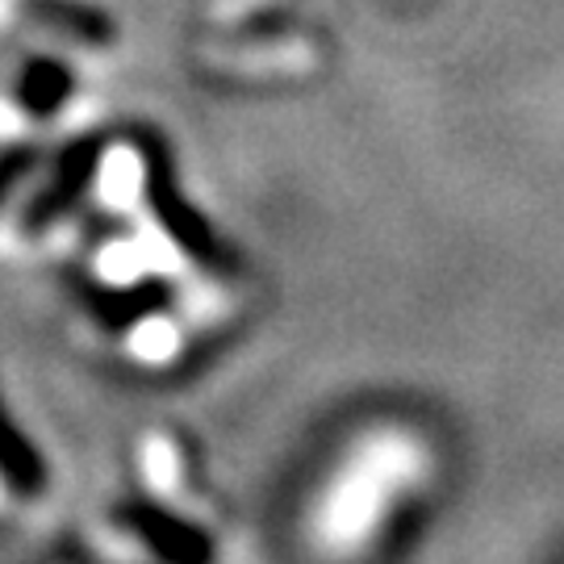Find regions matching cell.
Listing matches in <instances>:
<instances>
[{
  "instance_id": "obj_1",
  "label": "cell",
  "mask_w": 564,
  "mask_h": 564,
  "mask_svg": "<svg viewBox=\"0 0 564 564\" xmlns=\"http://www.w3.org/2000/svg\"><path fill=\"white\" fill-rule=\"evenodd\" d=\"M419 452L389 431L360 435L330 456L293 514L297 547L314 564H360V552L384 535V514L398 506V485L419 473Z\"/></svg>"
},
{
  "instance_id": "obj_2",
  "label": "cell",
  "mask_w": 564,
  "mask_h": 564,
  "mask_svg": "<svg viewBox=\"0 0 564 564\" xmlns=\"http://www.w3.org/2000/svg\"><path fill=\"white\" fill-rule=\"evenodd\" d=\"M118 527H121V531H105V535H101L105 552H113L121 564H155V552H160L155 535H151L147 527L130 523L126 514L118 519ZM76 564H101V556H93V552H80V556H76Z\"/></svg>"
},
{
  "instance_id": "obj_3",
  "label": "cell",
  "mask_w": 564,
  "mask_h": 564,
  "mask_svg": "<svg viewBox=\"0 0 564 564\" xmlns=\"http://www.w3.org/2000/svg\"><path fill=\"white\" fill-rule=\"evenodd\" d=\"M0 426H4V423H0ZM25 489H30V468L13 456L9 435L0 431V523H4L9 514H18V510H21V502L30 498Z\"/></svg>"
}]
</instances>
